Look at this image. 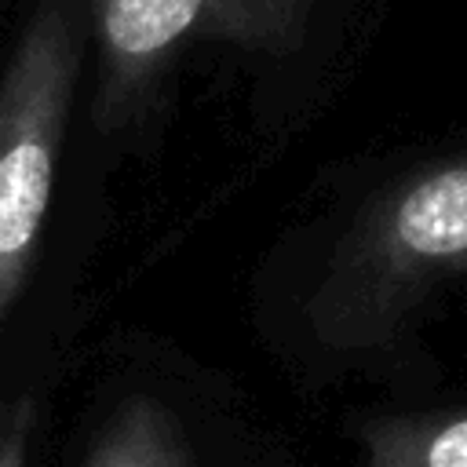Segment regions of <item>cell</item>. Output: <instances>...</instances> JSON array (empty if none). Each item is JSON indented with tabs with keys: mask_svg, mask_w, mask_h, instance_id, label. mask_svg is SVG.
<instances>
[{
	"mask_svg": "<svg viewBox=\"0 0 467 467\" xmlns=\"http://www.w3.org/2000/svg\"><path fill=\"white\" fill-rule=\"evenodd\" d=\"M456 277H467V150L361 204L306 299V321L328 350H376Z\"/></svg>",
	"mask_w": 467,
	"mask_h": 467,
	"instance_id": "cell-1",
	"label": "cell"
},
{
	"mask_svg": "<svg viewBox=\"0 0 467 467\" xmlns=\"http://www.w3.org/2000/svg\"><path fill=\"white\" fill-rule=\"evenodd\" d=\"M84 36L88 0H40L0 73V328L40 255Z\"/></svg>",
	"mask_w": 467,
	"mask_h": 467,
	"instance_id": "cell-2",
	"label": "cell"
},
{
	"mask_svg": "<svg viewBox=\"0 0 467 467\" xmlns=\"http://www.w3.org/2000/svg\"><path fill=\"white\" fill-rule=\"evenodd\" d=\"M314 0H88L99 51L91 124L120 131L153 102L190 44H234L281 55L299 47Z\"/></svg>",
	"mask_w": 467,
	"mask_h": 467,
	"instance_id": "cell-3",
	"label": "cell"
},
{
	"mask_svg": "<svg viewBox=\"0 0 467 467\" xmlns=\"http://www.w3.org/2000/svg\"><path fill=\"white\" fill-rule=\"evenodd\" d=\"M80 467H197V452L161 398L131 394L95 427Z\"/></svg>",
	"mask_w": 467,
	"mask_h": 467,
	"instance_id": "cell-4",
	"label": "cell"
},
{
	"mask_svg": "<svg viewBox=\"0 0 467 467\" xmlns=\"http://www.w3.org/2000/svg\"><path fill=\"white\" fill-rule=\"evenodd\" d=\"M358 441L361 467H467V409L376 416Z\"/></svg>",
	"mask_w": 467,
	"mask_h": 467,
	"instance_id": "cell-5",
	"label": "cell"
},
{
	"mask_svg": "<svg viewBox=\"0 0 467 467\" xmlns=\"http://www.w3.org/2000/svg\"><path fill=\"white\" fill-rule=\"evenodd\" d=\"M36 416L29 394H0V467H29Z\"/></svg>",
	"mask_w": 467,
	"mask_h": 467,
	"instance_id": "cell-6",
	"label": "cell"
}]
</instances>
